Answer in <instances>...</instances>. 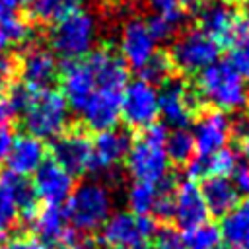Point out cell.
<instances>
[{"instance_id":"cell-1","label":"cell","mask_w":249,"mask_h":249,"mask_svg":"<svg viewBox=\"0 0 249 249\" xmlns=\"http://www.w3.org/2000/svg\"><path fill=\"white\" fill-rule=\"evenodd\" d=\"M195 93L198 101H204L224 113L239 111L249 103V88L245 80L228 62L220 60L198 72Z\"/></svg>"},{"instance_id":"cell-2","label":"cell","mask_w":249,"mask_h":249,"mask_svg":"<svg viewBox=\"0 0 249 249\" xmlns=\"http://www.w3.org/2000/svg\"><path fill=\"white\" fill-rule=\"evenodd\" d=\"M167 128L163 124H152L132 140L128 156L124 160L128 175L134 181H146L160 185L169 177V158L165 154Z\"/></svg>"},{"instance_id":"cell-3","label":"cell","mask_w":249,"mask_h":249,"mask_svg":"<svg viewBox=\"0 0 249 249\" xmlns=\"http://www.w3.org/2000/svg\"><path fill=\"white\" fill-rule=\"evenodd\" d=\"M99 37V21L88 10H74L49 31V45L62 60H80L88 56Z\"/></svg>"},{"instance_id":"cell-4","label":"cell","mask_w":249,"mask_h":249,"mask_svg":"<svg viewBox=\"0 0 249 249\" xmlns=\"http://www.w3.org/2000/svg\"><path fill=\"white\" fill-rule=\"evenodd\" d=\"M64 208L74 230L80 233H91L113 214V195L105 183L89 179L74 187Z\"/></svg>"},{"instance_id":"cell-5","label":"cell","mask_w":249,"mask_h":249,"mask_svg":"<svg viewBox=\"0 0 249 249\" xmlns=\"http://www.w3.org/2000/svg\"><path fill=\"white\" fill-rule=\"evenodd\" d=\"M21 115L27 134L39 140H54L66 130L70 113L62 93L49 88L35 91Z\"/></svg>"},{"instance_id":"cell-6","label":"cell","mask_w":249,"mask_h":249,"mask_svg":"<svg viewBox=\"0 0 249 249\" xmlns=\"http://www.w3.org/2000/svg\"><path fill=\"white\" fill-rule=\"evenodd\" d=\"M158 231L152 216H136L132 212H115L99 228V241L107 249H142Z\"/></svg>"},{"instance_id":"cell-7","label":"cell","mask_w":249,"mask_h":249,"mask_svg":"<svg viewBox=\"0 0 249 249\" xmlns=\"http://www.w3.org/2000/svg\"><path fill=\"white\" fill-rule=\"evenodd\" d=\"M60 86H62V97L68 105V109H72L76 115H80L89 101H93L95 97L101 95H121L123 91H111V89H103L91 68L88 66L86 58L80 60H64V66L60 68Z\"/></svg>"},{"instance_id":"cell-8","label":"cell","mask_w":249,"mask_h":249,"mask_svg":"<svg viewBox=\"0 0 249 249\" xmlns=\"http://www.w3.org/2000/svg\"><path fill=\"white\" fill-rule=\"evenodd\" d=\"M173 68L183 74H198L206 66L214 64L220 56V45L200 29H189L177 35L169 49Z\"/></svg>"},{"instance_id":"cell-9","label":"cell","mask_w":249,"mask_h":249,"mask_svg":"<svg viewBox=\"0 0 249 249\" xmlns=\"http://www.w3.org/2000/svg\"><path fill=\"white\" fill-rule=\"evenodd\" d=\"M160 117L158 107V89L150 82L138 78L128 82L121 97V119L128 128L144 130L156 124Z\"/></svg>"},{"instance_id":"cell-10","label":"cell","mask_w":249,"mask_h":249,"mask_svg":"<svg viewBox=\"0 0 249 249\" xmlns=\"http://www.w3.org/2000/svg\"><path fill=\"white\" fill-rule=\"evenodd\" d=\"M158 107L167 124L173 128H185L196 113L198 97L181 78H169L158 91Z\"/></svg>"},{"instance_id":"cell-11","label":"cell","mask_w":249,"mask_h":249,"mask_svg":"<svg viewBox=\"0 0 249 249\" xmlns=\"http://www.w3.org/2000/svg\"><path fill=\"white\" fill-rule=\"evenodd\" d=\"M16 70L19 72L21 84L35 91L49 89L60 74L54 53L41 45H27L16 60Z\"/></svg>"},{"instance_id":"cell-12","label":"cell","mask_w":249,"mask_h":249,"mask_svg":"<svg viewBox=\"0 0 249 249\" xmlns=\"http://www.w3.org/2000/svg\"><path fill=\"white\" fill-rule=\"evenodd\" d=\"M53 161L78 177L91 171V140L82 128H66L53 140Z\"/></svg>"},{"instance_id":"cell-13","label":"cell","mask_w":249,"mask_h":249,"mask_svg":"<svg viewBox=\"0 0 249 249\" xmlns=\"http://www.w3.org/2000/svg\"><path fill=\"white\" fill-rule=\"evenodd\" d=\"M158 51V41L154 39L146 19L128 18L121 25L119 33V54L126 66L140 70L150 56Z\"/></svg>"},{"instance_id":"cell-14","label":"cell","mask_w":249,"mask_h":249,"mask_svg":"<svg viewBox=\"0 0 249 249\" xmlns=\"http://www.w3.org/2000/svg\"><path fill=\"white\" fill-rule=\"evenodd\" d=\"M132 136L126 128H107L91 140V173H113L128 156Z\"/></svg>"},{"instance_id":"cell-15","label":"cell","mask_w":249,"mask_h":249,"mask_svg":"<svg viewBox=\"0 0 249 249\" xmlns=\"http://www.w3.org/2000/svg\"><path fill=\"white\" fill-rule=\"evenodd\" d=\"M195 19L198 25L196 29L206 33L218 45H228L237 27L239 16L228 0H202L198 2Z\"/></svg>"},{"instance_id":"cell-16","label":"cell","mask_w":249,"mask_h":249,"mask_svg":"<svg viewBox=\"0 0 249 249\" xmlns=\"http://www.w3.org/2000/svg\"><path fill=\"white\" fill-rule=\"evenodd\" d=\"M171 220L183 231L208 222V208L195 181L187 179L175 187L171 195Z\"/></svg>"},{"instance_id":"cell-17","label":"cell","mask_w":249,"mask_h":249,"mask_svg":"<svg viewBox=\"0 0 249 249\" xmlns=\"http://www.w3.org/2000/svg\"><path fill=\"white\" fill-rule=\"evenodd\" d=\"M231 136V121L224 111L212 109L202 113L195 123V152L198 156H210L222 148H226Z\"/></svg>"},{"instance_id":"cell-18","label":"cell","mask_w":249,"mask_h":249,"mask_svg":"<svg viewBox=\"0 0 249 249\" xmlns=\"http://www.w3.org/2000/svg\"><path fill=\"white\" fill-rule=\"evenodd\" d=\"M33 175L35 195L45 204H64L74 191V175L53 160H45Z\"/></svg>"},{"instance_id":"cell-19","label":"cell","mask_w":249,"mask_h":249,"mask_svg":"<svg viewBox=\"0 0 249 249\" xmlns=\"http://www.w3.org/2000/svg\"><path fill=\"white\" fill-rule=\"evenodd\" d=\"M45 158H47L45 142L31 136V134H21V136L14 138L10 154L6 158L8 171H12L16 175H21V177L33 175L41 167Z\"/></svg>"},{"instance_id":"cell-20","label":"cell","mask_w":249,"mask_h":249,"mask_svg":"<svg viewBox=\"0 0 249 249\" xmlns=\"http://www.w3.org/2000/svg\"><path fill=\"white\" fill-rule=\"evenodd\" d=\"M204 204L208 208V214L214 216H226L239 204V193L235 191L230 177H206L200 187Z\"/></svg>"},{"instance_id":"cell-21","label":"cell","mask_w":249,"mask_h":249,"mask_svg":"<svg viewBox=\"0 0 249 249\" xmlns=\"http://www.w3.org/2000/svg\"><path fill=\"white\" fill-rule=\"evenodd\" d=\"M68 224L70 222L64 204H45L31 218L35 235L45 243L62 239L68 233Z\"/></svg>"},{"instance_id":"cell-22","label":"cell","mask_w":249,"mask_h":249,"mask_svg":"<svg viewBox=\"0 0 249 249\" xmlns=\"http://www.w3.org/2000/svg\"><path fill=\"white\" fill-rule=\"evenodd\" d=\"M165 189H173L171 181H163L160 185L146 183V181H134L126 189V206L128 212L136 216H152L156 210V204Z\"/></svg>"},{"instance_id":"cell-23","label":"cell","mask_w":249,"mask_h":249,"mask_svg":"<svg viewBox=\"0 0 249 249\" xmlns=\"http://www.w3.org/2000/svg\"><path fill=\"white\" fill-rule=\"evenodd\" d=\"M220 233L231 249H249V200L237 204L222 218Z\"/></svg>"},{"instance_id":"cell-24","label":"cell","mask_w":249,"mask_h":249,"mask_svg":"<svg viewBox=\"0 0 249 249\" xmlns=\"http://www.w3.org/2000/svg\"><path fill=\"white\" fill-rule=\"evenodd\" d=\"M0 185L16 200V204L19 208V216L23 220L31 222L33 214L37 212V200H39L37 195H35L33 183H29L27 177H21V175H16L12 171H6V173L0 175Z\"/></svg>"},{"instance_id":"cell-25","label":"cell","mask_w":249,"mask_h":249,"mask_svg":"<svg viewBox=\"0 0 249 249\" xmlns=\"http://www.w3.org/2000/svg\"><path fill=\"white\" fill-rule=\"evenodd\" d=\"M228 64L247 82L249 80V21L239 19L228 41Z\"/></svg>"},{"instance_id":"cell-26","label":"cell","mask_w":249,"mask_h":249,"mask_svg":"<svg viewBox=\"0 0 249 249\" xmlns=\"http://www.w3.org/2000/svg\"><path fill=\"white\" fill-rule=\"evenodd\" d=\"M185 12L179 8V6H173V8H167V10H161V12H156L152 14L146 23L154 35L156 41H169L173 39L185 25Z\"/></svg>"},{"instance_id":"cell-27","label":"cell","mask_w":249,"mask_h":249,"mask_svg":"<svg viewBox=\"0 0 249 249\" xmlns=\"http://www.w3.org/2000/svg\"><path fill=\"white\" fill-rule=\"evenodd\" d=\"M82 0H33L31 6V16L37 21L43 23H56L70 12L80 8Z\"/></svg>"},{"instance_id":"cell-28","label":"cell","mask_w":249,"mask_h":249,"mask_svg":"<svg viewBox=\"0 0 249 249\" xmlns=\"http://www.w3.org/2000/svg\"><path fill=\"white\" fill-rule=\"evenodd\" d=\"M165 154H167L169 161H173V163H179V165L189 163L195 154L193 132H189L187 128H173L171 132H167Z\"/></svg>"},{"instance_id":"cell-29","label":"cell","mask_w":249,"mask_h":249,"mask_svg":"<svg viewBox=\"0 0 249 249\" xmlns=\"http://www.w3.org/2000/svg\"><path fill=\"white\" fill-rule=\"evenodd\" d=\"M185 249H218L222 243V233L216 224L204 222L193 230L183 231Z\"/></svg>"},{"instance_id":"cell-30","label":"cell","mask_w":249,"mask_h":249,"mask_svg":"<svg viewBox=\"0 0 249 249\" xmlns=\"http://www.w3.org/2000/svg\"><path fill=\"white\" fill-rule=\"evenodd\" d=\"M31 25L23 18L10 16L0 21V43L4 47H16V45H25L31 39Z\"/></svg>"},{"instance_id":"cell-31","label":"cell","mask_w":249,"mask_h":249,"mask_svg":"<svg viewBox=\"0 0 249 249\" xmlns=\"http://www.w3.org/2000/svg\"><path fill=\"white\" fill-rule=\"evenodd\" d=\"M140 72V78L150 82L152 86L156 84H163L165 80L171 78V72H173V64H171V58L167 53L163 51H156L150 60L138 70Z\"/></svg>"},{"instance_id":"cell-32","label":"cell","mask_w":249,"mask_h":249,"mask_svg":"<svg viewBox=\"0 0 249 249\" xmlns=\"http://www.w3.org/2000/svg\"><path fill=\"white\" fill-rule=\"evenodd\" d=\"M18 218H19V208H18L16 200L0 185V233H4L6 230H10L12 226H16Z\"/></svg>"},{"instance_id":"cell-33","label":"cell","mask_w":249,"mask_h":249,"mask_svg":"<svg viewBox=\"0 0 249 249\" xmlns=\"http://www.w3.org/2000/svg\"><path fill=\"white\" fill-rule=\"evenodd\" d=\"M154 241H156V249H185L181 233H177L171 228L158 230L154 235Z\"/></svg>"},{"instance_id":"cell-34","label":"cell","mask_w":249,"mask_h":249,"mask_svg":"<svg viewBox=\"0 0 249 249\" xmlns=\"http://www.w3.org/2000/svg\"><path fill=\"white\" fill-rule=\"evenodd\" d=\"M230 181L239 195H249V161H237V165L230 173Z\"/></svg>"},{"instance_id":"cell-35","label":"cell","mask_w":249,"mask_h":249,"mask_svg":"<svg viewBox=\"0 0 249 249\" xmlns=\"http://www.w3.org/2000/svg\"><path fill=\"white\" fill-rule=\"evenodd\" d=\"M0 249H43L39 239L27 235H16L0 243Z\"/></svg>"},{"instance_id":"cell-36","label":"cell","mask_w":249,"mask_h":249,"mask_svg":"<svg viewBox=\"0 0 249 249\" xmlns=\"http://www.w3.org/2000/svg\"><path fill=\"white\" fill-rule=\"evenodd\" d=\"M31 2L33 0H0V21L10 16H16L21 6H29Z\"/></svg>"},{"instance_id":"cell-37","label":"cell","mask_w":249,"mask_h":249,"mask_svg":"<svg viewBox=\"0 0 249 249\" xmlns=\"http://www.w3.org/2000/svg\"><path fill=\"white\" fill-rule=\"evenodd\" d=\"M14 138H16V136H14V132L10 130V126H0V163L6 161Z\"/></svg>"},{"instance_id":"cell-38","label":"cell","mask_w":249,"mask_h":249,"mask_svg":"<svg viewBox=\"0 0 249 249\" xmlns=\"http://www.w3.org/2000/svg\"><path fill=\"white\" fill-rule=\"evenodd\" d=\"M16 109L10 103L8 95H0V126H8V123L16 117Z\"/></svg>"},{"instance_id":"cell-39","label":"cell","mask_w":249,"mask_h":249,"mask_svg":"<svg viewBox=\"0 0 249 249\" xmlns=\"http://www.w3.org/2000/svg\"><path fill=\"white\" fill-rule=\"evenodd\" d=\"M70 231V230H68ZM45 249H76V245L72 243V239H70V235L66 233L62 239H58V241H53V243H47V247Z\"/></svg>"},{"instance_id":"cell-40","label":"cell","mask_w":249,"mask_h":249,"mask_svg":"<svg viewBox=\"0 0 249 249\" xmlns=\"http://www.w3.org/2000/svg\"><path fill=\"white\" fill-rule=\"evenodd\" d=\"M150 8H154L156 12H161V10H167V8H173L177 6V0H144Z\"/></svg>"},{"instance_id":"cell-41","label":"cell","mask_w":249,"mask_h":249,"mask_svg":"<svg viewBox=\"0 0 249 249\" xmlns=\"http://www.w3.org/2000/svg\"><path fill=\"white\" fill-rule=\"evenodd\" d=\"M239 150H241L243 158L249 161V134L243 136V138H239Z\"/></svg>"},{"instance_id":"cell-42","label":"cell","mask_w":249,"mask_h":249,"mask_svg":"<svg viewBox=\"0 0 249 249\" xmlns=\"http://www.w3.org/2000/svg\"><path fill=\"white\" fill-rule=\"evenodd\" d=\"M2 58H4V45L0 43V60H2Z\"/></svg>"},{"instance_id":"cell-43","label":"cell","mask_w":249,"mask_h":249,"mask_svg":"<svg viewBox=\"0 0 249 249\" xmlns=\"http://www.w3.org/2000/svg\"><path fill=\"white\" fill-rule=\"evenodd\" d=\"M231 2H243V4H249V0H231Z\"/></svg>"},{"instance_id":"cell-44","label":"cell","mask_w":249,"mask_h":249,"mask_svg":"<svg viewBox=\"0 0 249 249\" xmlns=\"http://www.w3.org/2000/svg\"><path fill=\"white\" fill-rule=\"evenodd\" d=\"M245 19H247V21H249V8H247V16H245Z\"/></svg>"}]
</instances>
